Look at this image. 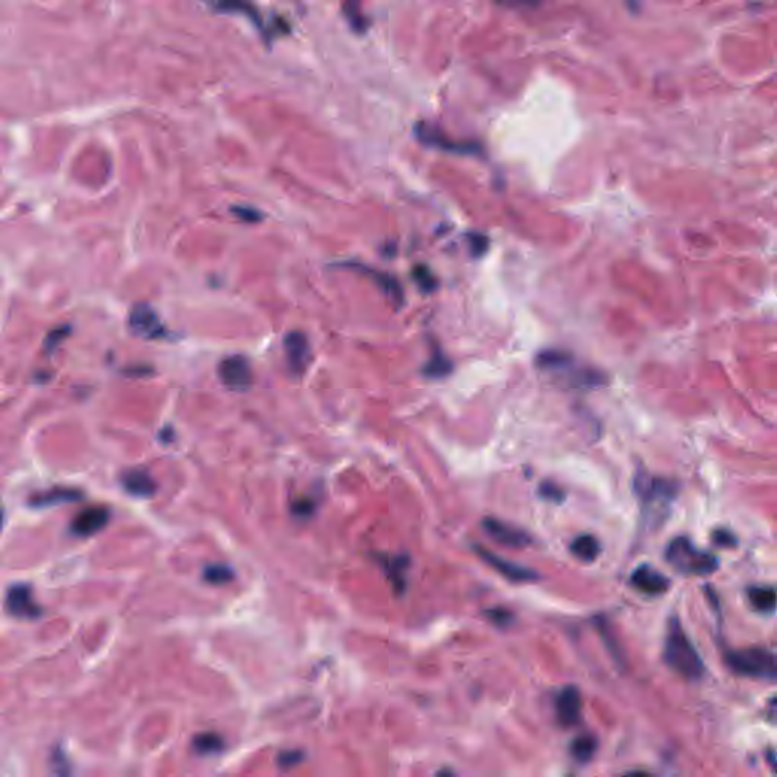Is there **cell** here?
<instances>
[{"mask_svg":"<svg viewBox=\"0 0 777 777\" xmlns=\"http://www.w3.org/2000/svg\"><path fill=\"white\" fill-rule=\"evenodd\" d=\"M416 134L418 138L428 146H433L437 149H444V151L454 152V154H465V155H475L480 152V146L477 143H466V141H454L446 138L442 132H437L431 127L426 125H418L416 127Z\"/></svg>","mask_w":777,"mask_h":777,"instance_id":"cell-9","label":"cell"},{"mask_svg":"<svg viewBox=\"0 0 777 777\" xmlns=\"http://www.w3.org/2000/svg\"><path fill=\"white\" fill-rule=\"evenodd\" d=\"M219 376L226 387L243 392L253 384V369L245 357L232 356L219 365Z\"/></svg>","mask_w":777,"mask_h":777,"instance_id":"cell-5","label":"cell"},{"mask_svg":"<svg viewBox=\"0 0 777 777\" xmlns=\"http://www.w3.org/2000/svg\"><path fill=\"white\" fill-rule=\"evenodd\" d=\"M122 484L127 492L134 497H152L156 491V484L143 469H131L122 475Z\"/></svg>","mask_w":777,"mask_h":777,"instance_id":"cell-15","label":"cell"},{"mask_svg":"<svg viewBox=\"0 0 777 777\" xmlns=\"http://www.w3.org/2000/svg\"><path fill=\"white\" fill-rule=\"evenodd\" d=\"M731 670L744 677L777 684V655L765 648H742L727 653Z\"/></svg>","mask_w":777,"mask_h":777,"instance_id":"cell-3","label":"cell"},{"mask_svg":"<svg viewBox=\"0 0 777 777\" xmlns=\"http://www.w3.org/2000/svg\"><path fill=\"white\" fill-rule=\"evenodd\" d=\"M293 512L298 513V515H301V516L309 515V513L313 512V503L310 500L296 501V503L293 504Z\"/></svg>","mask_w":777,"mask_h":777,"instance_id":"cell-31","label":"cell"},{"mask_svg":"<svg viewBox=\"0 0 777 777\" xmlns=\"http://www.w3.org/2000/svg\"><path fill=\"white\" fill-rule=\"evenodd\" d=\"M234 214L240 216L241 219H245V221L249 222H257L258 219H260V214H258V211L253 210V208H246V207H234Z\"/></svg>","mask_w":777,"mask_h":777,"instance_id":"cell-30","label":"cell"},{"mask_svg":"<svg viewBox=\"0 0 777 777\" xmlns=\"http://www.w3.org/2000/svg\"><path fill=\"white\" fill-rule=\"evenodd\" d=\"M539 495L547 501H553V503H562L565 498V492L559 486L551 482H544L539 486Z\"/></svg>","mask_w":777,"mask_h":777,"instance_id":"cell-25","label":"cell"},{"mask_svg":"<svg viewBox=\"0 0 777 777\" xmlns=\"http://www.w3.org/2000/svg\"><path fill=\"white\" fill-rule=\"evenodd\" d=\"M129 324L137 334L145 336L147 339H158V337L166 333L158 319V315L146 304H138L132 309Z\"/></svg>","mask_w":777,"mask_h":777,"instance_id":"cell-11","label":"cell"},{"mask_svg":"<svg viewBox=\"0 0 777 777\" xmlns=\"http://www.w3.org/2000/svg\"><path fill=\"white\" fill-rule=\"evenodd\" d=\"M582 712V697L580 691L568 685L556 697V717L562 727H574L580 721Z\"/></svg>","mask_w":777,"mask_h":777,"instance_id":"cell-8","label":"cell"},{"mask_svg":"<svg viewBox=\"0 0 777 777\" xmlns=\"http://www.w3.org/2000/svg\"><path fill=\"white\" fill-rule=\"evenodd\" d=\"M286 356L290 369L295 374H301L310 360V345L302 333H290L284 340Z\"/></svg>","mask_w":777,"mask_h":777,"instance_id":"cell-14","label":"cell"},{"mask_svg":"<svg viewBox=\"0 0 777 777\" xmlns=\"http://www.w3.org/2000/svg\"><path fill=\"white\" fill-rule=\"evenodd\" d=\"M413 277H414L416 281H418V284L423 290H427V292H431V290L436 287L435 277L431 275V272L426 268V266H419V268H416Z\"/></svg>","mask_w":777,"mask_h":777,"instance_id":"cell-26","label":"cell"},{"mask_svg":"<svg viewBox=\"0 0 777 777\" xmlns=\"http://www.w3.org/2000/svg\"><path fill=\"white\" fill-rule=\"evenodd\" d=\"M767 718L770 720V721H773V723H777V697L771 698L770 703H768Z\"/></svg>","mask_w":777,"mask_h":777,"instance_id":"cell-32","label":"cell"},{"mask_svg":"<svg viewBox=\"0 0 777 777\" xmlns=\"http://www.w3.org/2000/svg\"><path fill=\"white\" fill-rule=\"evenodd\" d=\"M596 747H598L596 738L589 733H583L572 741L571 753L578 762H587V760L592 759L594 753L596 751Z\"/></svg>","mask_w":777,"mask_h":777,"instance_id":"cell-19","label":"cell"},{"mask_svg":"<svg viewBox=\"0 0 777 777\" xmlns=\"http://www.w3.org/2000/svg\"><path fill=\"white\" fill-rule=\"evenodd\" d=\"M109 520V512L104 507H89L76 515L72 521V531L76 536H93L105 527Z\"/></svg>","mask_w":777,"mask_h":777,"instance_id":"cell-13","label":"cell"},{"mask_svg":"<svg viewBox=\"0 0 777 777\" xmlns=\"http://www.w3.org/2000/svg\"><path fill=\"white\" fill-rule=\"evenodd\" d=\"M630 580L633 587L646 595H662L670 587V580L648 565H642L634 569Z\"/></svg>","mask_w":777,"mask_h":777,"instance_id":"cell-12","label":"cell"},{"mask_svg":"<svg viewBox=\"0 0 777 777\" xmlns=\"http://www.w3.org/2000/svg\"><path fill=\"white\" fill-rule=\"evenodd\" d=\"M488 245H489V241H488V239L484 237V235H482V234H470L469 235V246H470V250H473L475 257L482 255L484 250L488 249Z\"/></svg>","mask_w":777,"mask_h":777,"instance_id":"cell-27","label":"cell"},{"mask_svg":"<svg viewBox=\"0 0 777 777\" xmlns=\"http://www.w3.org/2000/svg\"><path fill=\"white\" fill-rule=\"evenodd\" d=\"M81 493L72 491V489H55L51 492H46L43 495L35 497L33 501L34 506H51L57 503H64V501H75L80 500Z\"/></svg>","mask_w":777,"mask_h":777,"instance_id":"cell-22","label":"cell"},{"mask_svg":"<svg viewBox=\"0 0 777 777\" xmlns=\"http://www.w3.org/2000/svg\"><path fill=\"white\" fill-rule=\"evenodd\" d=\"M510 2H515V3L516 2H525V3H527V2H530V0H510Z\"/></svg>","mask_w":777,"mask_h":777,"instance_id":"cell-33","label":"cell"},{"mask_svg":"<svg viewBox=\"0 0 777 777\" xmlns=\"http://www.w3.org/2000/svg\"><path fill=\"white\" fill-rule=\"evenodd\" d=\"M409 560L404 556H395L390 557V560L384 559V568H386L390 582L394 583L395 589L398 592H403L405 587V569Z\"/></svg>","mask_w":777,"mask_h":777,"instance_id":"cell-18","label":"cell"},{"mask_svg":"<svg viewBox=\"0 0 777 777\" xmlns=\"http://www.w3.org/2000/svg\"><path fill=\"white\" fill-rule=\"evenodd\" d=\"M203 578L211 585H223L232 578V569L228 565L214 563L203 569Z\"/></svg>","mask_w":777,"mask_h":777,"instance_id":"cell-23","label":"cell"},{"mask_svg":"<svg viewBox=\"0 0 777 777\" xmlns=\"http://www.w3.org/2000/svg\"><path fill=\"white\" fill-rule=\"evenodd\" d=\"M665 559L671 567L689 576H706L717 569V557L695 547L688 538H676L666 547Z\"/></svg>","mask_w":777,"mask_h":777,"instance_id":"cell-2","label":"cell"},{"mask_svg":"<svg viewBox=\"0 0 777 777\" xmlns=\"http://www.w3.org/2000/svg\"><path fill=\"white\" fill-rule=\"evenodd\" d=\"M751 607L762 615H770L777 610V591L768 586H755L749 589Z\"/></svg>","mask_w":777,"mask_h":777,"instance_id":"cell-16","label":"cell"},{"mask_svg":"<svg viewBox=\"0 0 777 777\" xmlns=\"http://www.w3.org/2000/svg\"><path fill=\"white\" fill-rule=\"evenodd\" d=\"M477 553L482 559L491 565L493 569H497L500 574H503L510 582H531V580H538V574L530 568L521 567V565L504 560L503 557L497 556L495 553L488 551L482 547H477Z\"/></svg>","mask_w":777,"mask_h":777,"instance_id":"cell-10","label":"cell"},{"mask_svg":"<svg viewBox=\"0 0 777 777\" xmlns=\"http://www.w3.org/2000/svg\"><path fill=\"white\" fill-rule=\"evenodd\" d=\"M571 362V357L567 352L562 351H545L538 357L539 366L542 369H548V371H557V369H565L567 371Z\"/></svg>","mask_w":777,"mask_h":777,"instance_id":"cell-20","label":"cell"},{"mask_svg":"<svg viewBox=\"0 0 777 777\" xmlns=\"http://www.w3.org/2000/svg\"><path fill=\"white\" fill-rule=\"evenodd\" d=\"M6 609L17 618L35 619L42 615V609L33 598V591L28 585H12L6 592Z\"/></svg>","mask_w":777,"mask_h":777,"instance_id":"cell-7","label":"cell"},{"mask_svg":"<svg viewBox=\"0 0 777 777\" xmlns=\"http://www.w3.org/2000/svg\"><path fill=\"white\" fill-rule=\"evenodd\" d=\"M193 745L196 751L202 753V755H213V753H219L223 750V740L217 733L207 732L194 736Z\"/></svg>","mask_w":777,"mask_h":777,"instance_id":"cell-21","label":"cell"},{"mask_svg":"<svg viewBox=\"0 0 777 777\" xmlns=\"http://www.w3.org/2000/svg\"><path fill=\"white\" fill-rule=\"evenodd\" d=\"M488 616H489L492 623H495L501 627H504L509 623H512V619H513L512 614H510V612L506 610V609H492V610L488 612Z\"/></svg>","mask_w":777,"mask_h":777,"instance_id":"cell-28","label":"cell"},{"mask_svg":"<svg viewBox=\"0 0 777 777\" xmlns=\"http://www.w3.org/2000/svg\"><path fill=\"white\" fill-rule=\"evenodd\" d=\"M301 760H302V753L298 750L281 751L278 756V762L281 764V767H293L296 764H300Z\"/></svg>","mask_w":777,"mask_h":777,"instance_id":"cell-29","label":"cell"},{"mask_svg":"<svg viewBox=\"0 0 777 777\" xmlns=\"http://www.w3.org/2000/svg\"><path fill=\"white\" fill-rule=\"evenodd\" d=\"M600 549H601V547H600L598 539H596L592 535L577 536L571 544L572 554L577 556L578 559L586 560V562L595 560L600 554Z\"/></svg>","mask_w":777,"mask_h":777,"instance_id":"cell-17","label":"cell"},{"mask_svg":"<svg viewBox=\"0 0 777 777\" xmlns=\"http://www.w3.org/2000/svg\"><path fill=\"white\" fill-rule=\"evenodd\" d=\"M664 661L673 671L688 680H698L704 674V664L700 655L676 618L671 619L666 630Z\"/></svg>","mask_w":777,"mask_h":777,"instance_id":"cell-1","label":"cell"},{"mask_svg":"<svg viewBox=\"0 0 777 777\" xmlns=\"http://www.w3.org/2000/svg\"><path fill=\"white\" fill-rule=\"evenodd\" d=\"M634 489L651 521H657L661 515L665 516L666 510L670 509V503L676 497V488L668 480L643 473L637 477Z\"/></svg>","mask_w":777,"mask_h":777,"instance_id":"cell-4","label":"cell"},{"mask_svg":"<svg viewBox=\"0 0 777 777\" xmlns=\"http://www.w3.org/2000/svg\"><path fill=\"white\" fill-rule=\"evenodd\" d=\"M451 363L448 360L445 358L444 354H435L433 358L430 360L428 365L426 366V374L428 376H433V378H441V376L450 374L451 372Z\"/></svg>","mask_w":777,"mask_h":777,"instance_id":"cell-24","label":"cell"},{"mask_svg":"<svg viewBox=\"0 0 777 777\" xmlns=\"http://www.w3.org/2000/svg\"><path fill=\"white\" fill-rule=\"evenodd\" d=\"M483 529L493 540L510 548H524L531 542L529 533L500 521L497 518H484Z\"/></svg>","mask_w":777,"mask_h":777,"instance_id":"cell-6","label":"cell"}]
</instances>
